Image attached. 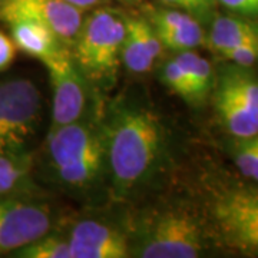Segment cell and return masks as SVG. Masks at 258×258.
<instances>
[{
	"label": "cell",
	"instance_id": "23",
	"mask_svg": "<svg viewBox=\"0 0 258 258\" xmlns=\"http://www.w3.org/2000/svg\"><path fill=\"white\" fill-rule=\"evenodd\" d=\"M16 45L12 40V37L5 35L0 30V72L6 71L9 68L12 62L15 60L16 56Z\"/></svg>",
	"mask_w": 258,
	"mask_h": 258
},
{
	"label": "cell",
	"instance_id": "5",
	"mask_svg": "<svg viewBox=\"0 0 258 258\" xmlns=\"http://www.w3.org/2000/svg\"><path fill=\"white\" fill-rule=\"evenodd\" d=\"M106 142L78 120L52 128L49 155L60 181L74 188L91 185L99 175Z\"/></svg>",
	"mask_w": 258,
	"mask_h": 258
},
{
	"label": "cell",
	"instance_id": "7",
	"mask_svg": "<svg viewBox=\"0 0 258 258\" xmlns=\"http://www.w3.org/2000/svg\"><path fill=\"white\" fill-rule=\"evenodd\" d=\"M40 92L29 79L0 82V155H15L28 144L40 116Z\"/></svg>",
	"mask_w": 258,
	"mask_h": 258
},
{
	"label": "cell",
	"instance_id": "1",
	"mask_svg": "<svg viewBox=\"0 0 258 258\" xmlns=\"http://www.w3.org/2000/svg\"><path fill=\"white\" fill-rule=\"evenodd\" d=\"M162 128L151 111L138 106L115 113L108 132V158L116 194H126L152 174L162 149Z\"/></svg>",
	"mask_w": 258,
	"mask_h": 258
},
{
	"label": "cell",
	"instance_id": "8",
	"mask_svg": "<svg viewBox=\"0 0 258 258\" xmlns=\"http://www.w3.org/2000/svg\"><path fill=\"white\" fill-rule=\"evenodd\" d=\"M40 62L46 68L53 92V128L76 122L81 118L86 103V91L83 74L74 56L68 47L60 45L52 55L46 56Z\"/></svg>",
	"mask_w": 258,
	"mask_h": 258
},
{
	"label": "cell",
	"instance_id": "22",
	"mask_svg": "<svg viewBox=\"0 0 258 258\" xmlns=\"http://www.w3.org/2000/svg\"><path fill=\"white\" fill-rule=\"evenodd\" d=\"M215 3L234 15L258 20V0H215Z\"/></svg>",
	"mask_w": 258,
	"mask_h": 258
},
{
	"label": "cell",
	"instance_id": "3",
	"mask_svg": "<svg viewBox=\"0 0 258 258\" xmlns=\"http://www.w3.org/2000/svg\"><path fill=\"white\" fill-rule=\"evenodd\" d=\"M211 101L217 120L234 139L258 135V72L227 62L215 72Z\"/></svg>",
	"mask_w": 258,
	"mask_h": 258
},
{
	"label": "cell",
	"instance_id": "6",
	"mask_svg": "<svg viewBox=\"0 0 258 258\" xmlns=\"http://www.w3.org/2000/svg\"><path fill=\"white\" fill-rule=\"evenodd\" d=\"M205 224L192 212L175 208L159 214L138 247L142 258H197L207 251Z\"/></svg>",
	"mask_w": 258,
	"mask_h": 258
},
{
	"label": "cell",
	"instance_id": "9",
	"mask_svg": "<svg viewBox=\"0 0 258 258\" xmlns=\"http://www.w3.org/2000/svg\"><path fill=\"white\" fill-rule=\"evenodd\" d=\"M0 18L6 23L18 19L47 28L60 43H74L82 28V10L64 0H3Z\"/></svg>",
	"mask_w": 258,
	"mask_h": 258
},
{
	"label": "cell",
	"instance_id": "11",
	"mask_svg": "<svg viewBox=\"0 0 258 258\" xmlns=\"http://www.w3.org/2000/svg\"><path fill=\"white\" fill-rule=\"evenodd\" d=\"M45 207L25 201H0V252L18 251L50 230Z\"/></svg>",
	"mask_w": 258,
	"mask_h": 258
},
{
	"label": "cell",
	"instance_id": "16",
	"mask_svg": "<svg viewBox=\"0 0 258 258\" xmlns=\"http://www.w3.org/2000/svg\"><path fill=\"white\" fill-rule=\"evenodd\" d=\"M175 59L184 68L191 81L194 95H195V103L203 105L210 98L215 81V71L212 64L205 57L195 53L194 50L178 52Z\"/></svg>",
	"mask_w": 258,
	"mask_h": 258
},
{
	"label": "cell",
	"instance_id": "14",
	"mask_svg": "<svg viewBox=\"0 0 258 258\" xmlns=\"http://www.w3.org/2000/svg\"><path fill=\"white\" fill-rule=\"evenodd\" d=\"M126 33L120 60L134 74H145L157 60L162 43L151 22L144 18H125Z\"/></svg>",
	"mask_w": 258,
	"mask_h": 258
},
{
	"label": "cell",
	"instance_id": "13",
	"mask_svg": "<svg viewBox=\"0 0 258 258\" xmlns=\"http://www.w3.org/2000/svg\"><path fill=\"white\" fill-rule=\"evenodd\" d=\"M149 22L155 29L162 46L171 50H194L205 43L207 35L201 22L188 12L172 8L151 10Z\"/></svg>",
	"mask_w": 258,
	"mask_h": 258
},
{
	"label": "cell",
	"instance_id": "19",
	"mask_svg": "<svg viewBox=\"0 0 258 258\" xmlns=\"http://www.w3.org/2000/svg\"><path fill=\"white\" fill-rule=\"evenodd\" d=\"M164 82L172 92L179 95L182 99L192 103V105H197L191 81H189L184 68L179 64L175 57L171 59L164 68Z\"/></svg>",
	"mask_w": 258,
	"mask_h": 258
},
{
	"label": "cell",
	"instance_id": "12",
	"mask_svg": "<svg viewBox=\"0 0 258 258\" xmlns=\"http://www.w3.org/2000/svg\"><path fill=\"white\" fill-rule=\"evenodd\" d=\"M72 258H125L129 255L125 235L111 225L81 221L69 237Z\"/></svg>",
	"mask_w": 258,
	"mask_h": 258
},
{
	"label": "cell",
	"instance_id": "20",
	"mask_svg": "<svg viewBox=\"0 0 258 258\" xmlns=\"http://www.w3.org/2000/svg\"><path fill=\"white\" fill-rule=\"evenodd\" d=\"M26 174V166L12 155H0V195L13 189L22 176Z\"/></svg>",
	"mask_w": 258,
	"mask_h": 258
},
{
	"label": "cell",
	"instance_id": "2",
	"mask_svg": "<svg viewBox=\"0 0 258 258\" xmlns=\"http://www.w3.org/2000/svg\"><path fill=\"white\" fill-rule=\"evenodd\" d=\"M207 232L225 248L258 257V184L217 182L205 200Z\"/></svg>",
	"mask_w": 258,
	"mask_h": 258
},
{
	"label": "cell",
	"instance_id": "21",
	"mask_svg": "<svg viewBox=\"0 0 258 258\" xmlns=\"http://www.w3.org/2000/svg\"><path fill=\"white\" fill-rule=\"evenodd\" d=\"M165 6L191 13L200 22H211L217 15L215 9L205 5L203 0H161Z\"/></svg>",
	"mask_w": 258,
	"mask_h": 258
},
{
	"label": "cell",
	"instance_id": "4",
	"mask_svg": "<svg viewBox=\"0 0 258 258\" xmlns=\"http://www.w3.org/2000/svg\"><path fill=\"white\" fill-rule=\"evenodd\" d=\"M126 33L125 16L118 10H93L83 20L74 42V59L81 72L92 81H108L116 72Z\"/></svg>",
	"mask_w": 258,
	"mask_h": 258
},
{
	"label": "cell",
	"instance_id": "24",
	"mask_svg": "<svg viewBox=\"0 0 258 258\" xmlns=\"http://www.w3.org/2000/svg\"><path fill=\"white\" fill-rule=\"evenodd\" d=\"M66 3L72 5L75 8H78L79 10H88L93 9V8H98L99 5H102L105 0H64Z\"/></svg>",
	"mask_w": 258,
	"mask_h": 258
},
{
	"label": "cell",
	"instance_id": "25",
	"mask_svg": "<svg viewBox=\"0 0 258 258\" xmlns=\"http://www.w3.org/2000/svg\"><path fill=\"white\" fill-rule=\"evenodd\" d=\"M205 5H208L210 8H212V9H215L217 8V3H215V0H203Z\"/></svg>",
	"mask_w": 258,
	"mask_h": 258
},
{
	"label": "cell",
	"instance_id": "18",
	"mask_svg": "<svg viewBox=\"0 0 258 258\" xmlns=\"http://www.w3.org/2000/svg\"><path fill=\"white\" fill-rule=\"evenodd\" d=\"M23 258H72L69 241L55 235H43L39 240L18 249Z\"/></svg>",
	"mask_w": 258,
	"mask_h": 258
},
{
	"label": "cell",
	"instance_id": "15",
	"mask_svg": "<svg viewBox=\"0 0 258 258\" xmlns=\"http://www.w3.org/2000/svg\"><path fill=\"white\" fill-rule=\"evenodd\" d=\"M8 25L10 26L12 40L16 47L39 60H43L46 56L52 55L62 45L49 29L36 22L18 19L12 20Z\"/></svg>",
	"mask_w": 258,
	"mask_h": 258
},
{
	"label": "cell",
	"instance_id": "17",
	"mask_svg": "<svg viewBox=\"0 0 258 258\" xmlns=\"http://www.w3.org/2000/svg\"><path fill=\"white\" fill-rule=\"evenodd\" d=\"M232 161L241 175L258 184V135L234 139Z\"/></svg>",
	"mask_w": 258,
	"mask_h": 258
},
{
	"label": "cell",
	"instance_id": "10",
	"mask_svg": "<svg viewBox=\"0 0 258 258\" xmlns=\"http://www.w3.org/2000/svg\"><path fill=\"white\" fill-rule=\"evenodd\" d=\"M205 42L224 60L258 68V20L240 15H215Z\"/></svg>",
	"mask_w": 258,
	"mask_h": 258
}]
</instances>
